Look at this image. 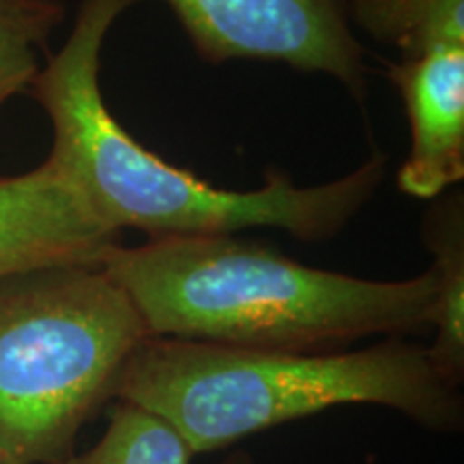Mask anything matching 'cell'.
I'll list each match as a JSON object with an SVG mask.
<instances>
[{
	"label": "cell",
	"mask_w": 464,
	"mask_h": 464,
	"mask_svg": "<svg viewBox=\"0 0 464 464\" xmlns=\"http://www.w3.org/2000/svg\"><path fill=\"white\" fill-rule=\"evenodd\" d=\"M144 338L102 263L0 277V464H65Z\"/></svg>",
	"instance_id": "4"
},
{
	"label": "cell",
	"mask_w": 464,
	"mask_h": 464,
	"mask_svg": "<svg viewBox=\"0 0 464 464\" xmlns=\"http://www.w3.org/2000/svg\"><path fill=\"white\" fill-rule=\"evenodd\" d=\"M138 0H80L61 50L48 54L28 86L52 127L48 160L110 228L164 237L239 235L280 228L299 241L335 239L374 198L387 155L318 185H295L284 170H265L256 189H224L161 160L116 121L102 92V52L121 15Z\"/></svg>",
	"instance_id": "1"
},
{
	"label": "cell",
	"mask_w": 464,
	"mask_h": 464,
	"mask_svg": "<svg viewBox=\"0 0 464 464\" xmlns=\"http://www.w3.org/2000/svg\"><path fill=\"white\" fill-rule=\"evenodd\" d=\"M65 20V0H0V112L28 92Z\"/></svg>",
	"instance_id": "11"
},
{
	"label": "cell",
	"mask_w": 464,
	"mask_h": 464,
	"mask_svg": "<svg viewBox=\"0 0 464 464\" xmlns=\"http://www.w3.org/2000/svg\"><path fill=\"white\" fill-rule=\"evenodd\" d=\"M208 65L280 63L321 73L363 102V50L344 0H161Z\"/></svg>",
	"instance_id": "5"
},
{
	"label": "cell",
	"mask_w": 464,
	"mask_h": 464,
	"mask_svg": "<svg viewBox=\"0 0 464 464\" xmlns=\"http://www.w3.org/2000/svg\"><path fill=\"white\" fill-rule=\"evenodd\" d=\"M121 246L48 160L0 177V277L54 265H100Z\"/></svg>",
	"instance_id": "6"
},
{
	"label": "cell",
	"mask_w": 464,
	"mask_h": 464,
	"mask_svg": "<svg viewBox=\"0 0 464 464\" xmlns=\"http://www.w3.org/2000/svg\"><path fill=\"white\" fill-rule=\"evenodd\" d=\"M421 241L432 256L434 305L428 359L439 376L460 390L464 382V196L450 189L434 198L421 219Z\"/></svg>",
	"instance_id": "8"
},
{
	"label": "cell",
	"mask_w": 464,
	"mask_h": 464,
	"mask_svg": "<svg viewBox=\"0 0 464 464\" xmlns=\"http://www.w3.org/2000/svg\"><path fill=\"white\" fill-rule=\"evenodd\" d=\"M353 31L400 56H415L437 45L464 44V0H344Z\"/></svg>",
	"instance_id": "9"
},
{
	"label": "cell",
	"mask_w": 464,
	"mask_h": 464,
	"mask_svg": "<svg viewBox=\"0 0 464 464\" xmlns=\"http://www.w3.org/2000/svg\"><path fill=\"white\" fill-rule=\"evenodd\" d=\"M114 402L158 415L196 456L346 404L385 406L434 432L464 426L460 390L440 379L426 346L404 338L280 353L149 335L127 359Z\"/></svg>",
	"instance_id": "3"
},
{
	"label": "cell",
	"mask_w": 464,
	"mask_h": 464,
	"mask_svg": "<svg viewBox=\"0 0 464 464\" xmlns=\"http://www.w3.org/2000/svg\"><path fill=\"white\" fill-rule=\"evenodd\" d=\"M385 75L402 97L411 127L396 183L411 198L432 202L464 179V44L400 56Z\"/></svg>",
	"instance_id": "7"
},
{
	"label": "cell",
	"mask_w": 464,
	"mask_h": 464,
	"mask_svg": "<svg viewBox=\"0 0 464 464\" xmlns=\"http://www.w3.org/2000/svg\"><path fill=\"white\" fill-rule=\"evenodd\" d=\"M194 451L158 415L130 402L110 404L108 426L102 439L84 451H75L65 464H191ZM222 464H254L246 451H237Z\"/></svg>",
	"instance_id": "10"
},
{
	"label": "cell",
	"mask_w": 464,
	"mask_h": 464,
	"mask_svg": "<svg viewBox=\"0 0 464 464\" xmlns=\"http://www.w3.org/2000/svg\"><path fill=\"white\" fill-rule=\"evenodd\" d=\"M153 338L334 353L430 329L434 274L368 280L288 258L239 235L164 237L102 260Z\"/></svg>",
	"instance_id": "2"
}]
</instances>
